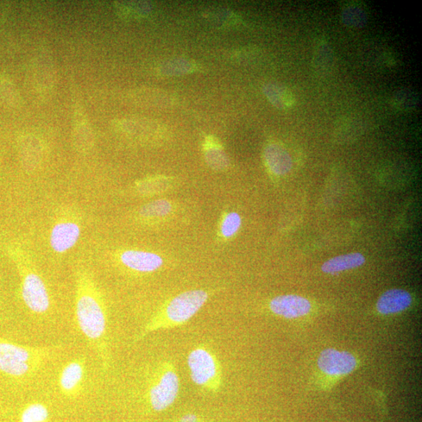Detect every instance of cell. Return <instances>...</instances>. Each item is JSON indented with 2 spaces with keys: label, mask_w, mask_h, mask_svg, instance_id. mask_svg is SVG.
I'll list each match as a JSON object with an SVG mask.
<instances>
[{
  "label": "cell",
  "mask_w": 422,
  "mask_h": 422,
  "mask_svg": "<svg viewBox=\"0 0 422 422\" xmlns=\"http://www.w3.org/2000/svg\"><path fill=\"white\" fill-rule=\"evenodd\" d=\"M22 102L20 93L8 79L0 77V104L16 107Z\"/></svg>",
  "instance_id": "22"
},
{
  "label": "cell",
  "mask_w": 422,
  "mask_h": 422,
  "mask_svg": "<svg viewBox=\"0 0 422 422\" xmlns=\"http://www.w3.org/2000/svg\"><path fill=\"white\" fill-rule=\"evenodd\" d=\"M56 350L22 346L0 339V373L16 380L29 378L54 357Z\"/></svg>",
  "instance_id": "2"
},
{
  "label": "cell",
  "mask_w": 422,
  "mask_h": 422,
  "mask_svg": "<svg viewBox=\"0 0 422 422\" xmlns=\"http://www.w3.org/2000/svg\"><path fill=\"white\" fill-rule=\"evenodd\" d=\"M206 159L211 167L216 170H224L229 165L223 151L216 147H212L206 151Z\"/></svg>",
  "instance_id": "27"
},
{
  "label": "cell",
  "mask_w": 422,
  "mask_h": 422,
  "mask_svg": "<svg viewBox=\"0 0 422 422\" xmlns=\"http://www.w3.org/2000/svg\"><path fill=\"white\" fill-rule=\"evenodd\" d=\"M179 391V377L174 365L163 364L150 383L148 390L149 405L156 412L165 411L174 404Z\"/></svg>",
  "instance_id": "5"
},
{
  "label": "cell",
  "mask_w": 422,
  "mask_h": 422,
  "mask_svg": "<svg viewBox=\"0 0 422 422\" xmlns=\"http://www.w3.org/2000/svg\"><path fill=\"white\" fill-rule=\"evenodd\" d=\"M179 422H201L197 415L187 414L182 416Z\"/></svg>",
  "instance_id": "29"
},
{
  "label": "cell",
  "mask_w": 422,
  "mask_h": 422,
  "mask_svg": "<svg viewBox=\"0 0 422 422\" xmlns=\"http://www.w3.org/2000/svg\"><path fill=\"white\" fill-rule=\"evenodd\" d=\"M128 99L131 103L145 106H163L174 102L167 93L149 88L129 92Z\"/></svg>",
  "instance_id": "15"
},
{
  "label": "cell",
  "mask_w": 422,
  "mask_h": 422,
  "mask_svg": "<svg viewBox=\"0 0 422 422\" xmlns=\"http://www.w3.org/2000/svg\"><path fill=\"white\" fill-rule=\"evenodd\" d=\"M172 205L168 201L160 200L144 206L140 211L144 217H163L171 212Z\"/></svg>",
  "instance_id": "25"
},
{
  "label": "cell",
  "mask_w": 422,
  "mask_h": 422,
  "mask_svg": "<svg viewBox=\"0 0 422 422\" xmlns=\"http://www.w3.org/2000/svg\"><path fill=\"white\" fill-rule=\"evenodd\" d=\"M33 77L36 92L45 94L52 90L55 79L54 67L46 56H40L34 60Z\"/></svg>",
  "instance_id": "14"
},
{
  "label": "cell",
  "mask_w": 422,
  "mask_h": 422,
  "mask_svg": "<svg viewBox=\"0 0 422 422\" xmlns=\"http://www.w3.org/2000/svg\"><path fill=\"white\" fill-rule=\"evenodd\" d=\"M412 298L403 289H393L384 293L377 302V310L382 314H393L404 311L410 307Z\"/></svg>",
  "instance_id": "13"
},
{
  "label": "cell",
  "mask_w": 422,
  "mask_h": 422,
  "mask_svg": "<svg viewBox=\"0 0 422 422\" xmlns=\"http://www.w3.org/2000/svg\"><path fill=\"white\" fill-rule=\"evenodd\" d=\"M49 419L48 408L41 403L28 405L20 415V422H47Z\"/></svg>",
  "instance_id": "24"
},
{
  "label": "cell",
  "mask_w": 422,
  "mask_h": 422,
  "mask_svg": "<svg viewBox=\"0 0 422 422\" xmlns=\"http://www.w3.org/2000/svg\"><path fill=\"white\" fill-rule=\"evenodd\" d=\"M85 362L81 359H74L63 367L59 375V387L66 396L76 395L83 387L85 379Z\"/></svg>",
  "instance_id": "10"
},
{
  "label": "cell",
  "mask_w": 422,
  "mask_h": 422,
  "mask_svg": "<svg viewBox=\"0 0 422 422\" xmlns=\"http://www.w3.org/2000/svg\"><path fill=\"white\" fill-rule=\"evenodd\" d=\"M80 236V228L72 222L60 223L54 226L50 236L52 248L58 253L71 249Z\"/></svg>",
  "instance_id": "12"
},
{
  "label": "cell",
  "mask_w": 422,
  "mask_h": 422,
  "mask_svg": "<svg viewBox=\"0 0 422 422\" xmlns=\"http://www.w3.org/2000/svg\"><path fill=\"white\" fill-rule=\"evenodd\" d=\"M264 93L272 103L279 109H287L295 104L293 94L286 87L279 84L270 83L264 87Z\"/></svg>",
  "instance_id": "18"
},
{
  "label": "cell",
  "mask_w": 422,
  "mask_h": 422,
  "mask_svg": "<svg viewBox=\"0 0 422 422\" xmlns=\"http://www.w3.org/2000/svg\"><path fill=\"white\" fill-rule=\"evenodd\" d=\"M266 159L270 171L278 175L287 174L292 168L291 156L279 145H270L266 148Z\"/></svg>",
  "instance_id": "16"
},
{
  "label": "cell",
  "mask_w": 422,
  "mask_h": 422,
  "mask_svg": "<svg viewBox=\"0 0 422 422\" xmlns=\"http://www.w3.org/2000/svg\"><path fill=\"white\" fill-rule=\"evenodd\" d=\"M365 263V257L360 253H352L332 258L321 266L323 272L335 274L343 270L361 267Z\"/></svg>",
  "instance_id": "17"
},
{
  "label": "cell",
  "mask_w": 422,
  "mask_h": 422,
  "mask_svg": "<svg viewBox=\"0 0 422 422\" xmlns=\"http://www.w3.org/2000/svg\"><path fill=\"white\" fill-rule=\"evenodd\" d=\"M121 259L126 267L140 273H152L163 266L162 258L149 252L125 251Z\"/></svg>",
  "instance_id": "11"
},
{
  "label": "cell",
  "mask_w": 422,
  "mask_h": 422,
  "mask_svg": "<svg viewBox=\"0 0 422 422\" xmlns=\"http://www.w3.org/2000/svg\"><path fill=\"white\" fill-rule=\"evenodd\" d=\"M209 298V293L202 289H195L176 295L144 325L136 341H140L154 332L171 330L186 324L204 307Z\"/></svg>",
  "instance_id": "3"
},
{
  "label": "cell",
  "mask_w": 422,
  "mask_h": 422,
  "mask_svg": "<svg viewBox=\"0 0 422 422\" xmlns=\"http://www.w3.org/2000/svg\"><path fill=\"white\" fill-rule=\"evenodd\" d=\"M419 102L416 93L409 90H401L394 93L391 104L394 109L400 111H411L416 108Z\"/></svg>",
  "instance_id": "21"
},
{
  "label": "cell",
  "mask_w": 422,
  "mask_h": 422,
  "mask_svg": "<svg viewBox=\"0 0 422 422\" xmlns=\"http://www.w3.org/2000/svg\"><path fill=\"white\" fill-rule=\"evenodd\" d=\"M74 129V142L81 149L90 147L93 140V134L90 122L81 116L75 120Z\"/></svg>",
  "instance_id": "20"
},
{
  "label": "cell",
  "mask_w": 422,
  "mask_h": 422,
  "mask_svg": "<svg viewBox=\"0 0 422 422\" xmlns=\"http://www.w3.org/2000/svg\"><path fill=\"white\" fill-rule=\"evenodd\" d=\"M342 17L344 23L352 27L361 28L367 21L366 14L357 6L346 8L343 12Z\"/></svg>",
  "instance_id": "26"
},
{
  "label": "cell",
  "mask_w": 422,
  "mask_h": 422,
  "mask_svg": "<svg viewBox=\"0 0 422 422\" xmlns=\"http://www.w3.org/2000/svg\"><path fill=\"white\" fill-rule=\"evenodd\" d=\"M269 307L276 316L293 319L309 314L311 305L309 300L300 295H282L270 300Z\"/></svg>",
  "instance_id": "9"
},
{
  "label": "cell",
  "mask_w": 422,
  "mask_h": 422,
  "mask_svg": "<svg viewBox=\"0 0 422 422\" xmlns=\"http://www.w3.org/2000/svg\"><path fill=\"white\" fill-rule=\"evenodd\" d=\"M113 124L122 133L138 138L159 135L165 131L161 122L145 117L130 116L119 118Z\"/></svg>",
  "instance_id": "8"
},
{
  "label": "cell",
  "mask_w": 422,
  "mask_h": 422,
  "mask_svg": "<svg viewBox=\"0 0 422 422\" xmlns=\"http://www.w3.org/2000/svg\"><path fill=\"white\" fill-rule=\"evenodd\" d=\"M24 160L29 167H34L39 163L41 156L40 143L35 136H29L22 141Z\"/></svg>",
  "instance_id": "23"
},
{
  "label": "cell",
  "mask_w": 422,
  "mask_h": 422,
  "mask_svg": "<svg viewBox=\"0 0 422 422\" xmlns=\"http://www.w3.org/2000/svg\"><path fill=\"white\" fill-rule=\"evenodd\" d=\"M22 295L25 305L35 314L47 313L50 307V298L47 288L39 275L28 272L24 276Z\"/></svg>",
  "instance_id": "6"
},
{
  "label": "cell",
  "mask_w": 422,
  "mask_h": 422,
  "mask_svg": "<svg viewBox=\"0 0 422 422\" xmlns=\"http://www.w3.org/2000/svg\"><path fill=\"white\" fill-rule=\"evenodd\" d=\"M241 218L237 213L232 212L227 216L222 225V235L226 238L234 236L241 225Z\"/></svg>",
  "instance_id": "28"
},
{
  "label": "cell",
  "mask_w": 422,
  "mask_h": 422,
  "mask_svg": "<svg viewBox=\"0 0 422 422\" xmlns=\"http://www.w3.org/2000/svg\"><path fill=\"white\" fill-rule=\"evenodd\" d=\"M354 355L346 351L327 349L320 352L318 368L323 373L332 376L348 375L357 367Z\"/></svg>",
  "instance_id": "7"
},
{
  "label": "cell",
  "mask_w": 422,
  "mask_h": 422,
  "mask_svg": "<svg viewBox=\"0 0 422 422\" xmlns=\"http://www.w3.org/2000/svg\"><path fill=\"white\" fill-rule=\"evenodd\" d=\"M75 319L80 332L96 351L102 361L103 366L107 368L108 321L104 305L90 282L83 280L79 282L75 305Z\"/></svg>",
  "instance_id": "1"
},
{
  "label": "cell",
  "mask_w": 422,
  "mask_h": 422,
  "mask_svg": "<svg viewBox=\"0 0 422 422\" xmlns=\"http://www.w3.org/2000/svg\"><path fill=\"white\" fill-rule=\"evenodd\" d=\"M192 381L207 391L216 393L222 385V371L216 355L204 346H198L188 355Z\"/></svg>",
  "instance_id": "4"
},
{
  "label": "cell",
  "mask_w": 422,
  "mask_h": 422,
  "mask_svg": "<svg viewBox=\"0 0 422 422\" xmlns=\"http://www.w3.org/2000/svg\"><path fill=\"white\" fill-rule=\"evenodd\" d=\"M313 65L320 73L331 70L333 65V52L329 43L324 40H319L314 46Z\"/></svg>",
  "instance_id": "19"
}]
</instances>
